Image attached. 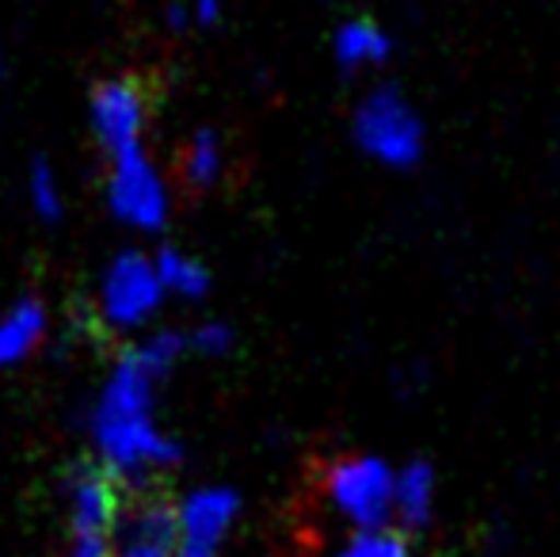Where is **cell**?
Segmentation results:
<instances>
[{
	"label": "cell",
	"instance_id": "6da1fadb",
	"mask_svg": "<svg viewBox=\"0 0 560 557\" xmlns=\"http://www.w3.org/2000/svg\"><path fill=\"white\" fill-rule=\"evenodd\" d=\"M351 141L370 164L412 172L428 156V119L400 84L374 81L351 107Z\"/></svg>",
	"mask_w": 560,
	"mask_h": 557
},
{
	"label": "cell",
	"instance_id": "7a4b0ae2",
	"mask_svg": "<svg viewBox=\"0 0 560 557\" xmlns=\"http://www.w3.org/2000/svg\"><path fill=\"white\" fill-rule=\"evenodd\" d=\"M320 500L351 531L393 527L397 466L377 451H339L317 474Z\"/></svg>",
	"mask_w": 560,
	"mask_h": 557
},
{
	"label": "cell",
	"instance_id": "3957f363",
	"mask_svg": "<svg viewBox=\"0 0 560 557\" xmlns=\"http://www.w3.org/2000/svg\"><path fill=\"white\" fill-rule=\"evenodd\" d=\"M107 207L122 225L141 233H161L168 225L172 202L168 184L156 172V164L145 156V149H130L122 156H112L107 172Z\"/></svg>",
	"mask_w": 560,
	"mask_h": 557
},
{
	"label": "cell",
	"instance_id": "277c9868",
	"mask_svg": "<svg viewBox=\"0 0 560 557\" xmlns=\"http://www.w3.org/2000/svg\"><path fill=\"white\" fill-rule=\"evenodd\" d=\"M164 298L168 294L161 287L153 256L126 248L107 264L104 282H100V317L115 333H130V328H141L161 310Z\"/></svg>",
	"mask_w": 560,
	"mask_h": 557
},
{
	"label": "cell",
	"instance_id": "5b68a950",
	"mask_svg": "<svg viewBox=\"0 0 560 557\" xmlns=\"http://www.w3.org/2000/svg\"><path fill=\"white\" fill-rule=\"evenodd\" d=\"M92 135L107 156H122L141 149V135L149 123V92L138 77H112L92 89Z\"/></svg>",
	"mask_w": 560,
	"mask_h": 557
},
{
	"label": "cell",
	"instance_id": "8992f818",
	"mask_svg": "<svg viewBox=\"0 0 560 557\" xmlns=\"http://www.w3.org/2000/svg\"><path fill=\"white\" fill-rule=\"evenodd\" d=\"M179 508V543L172 557H218L229 531L236 527L244 512V500L229 485H202L191 489L184 500H176Z\"/></svg>",
	"mask_w": 560,
	"mask_h": 557
},
{
	"label": "cell",
	"instance_id": "52a82bcc",
	"mask_svg": "<svg viewBox=\"0 0 560 557\" xmlns=\"http://www.w3.org/2000/svg\"><path fill=\"white\" fill-rule=\"evenodd\" d=\"M122 512V485L96 459L69 466V527L73 535H112Z\"/></svg>",
	"mask_w": 560,
	"mask_h": 557
},
{
	"label": "cell",
	"instance_id": "ba28073f",
	"mask_svg": "<svg viewBox=\"0 0 560 557\" xmlns=\"http://www.w3.org/2000/svg\"><path fill=\"white\" fill-rule=\"evenodd\" d=\"M397 54V38L374 15H347L328 35V58L339 77H370L382 73Z\"/></svg>",
	"mask_w": 560,
	"mask_h": 557
},
{
	"label": "cell",
	"instance_id": "9c48e42d",
	"mask_svg": "<svg viewBox=\"0 0 560 557\" xmlns=\"http://www.w3.org/2000/svg\"><path fill=\"white\" fill-rule=\"evenodd\" d=\"M115 535H122L126 543H133V546H156V550L176 554V543H179L176 500H172L168 492L156 489V485L145 492H133L130 508L122 504V512H118Z\"/></svg>",
	"mask_w": 560,
	"mask_h": 557
},
{
	"label": "cell",
	"instance_id": "30bf717a",
	"mask_svg": "<svg viewBox=\"0 0 560 557\" xmlns=\"http://www.w3.org/2000/svg\"><path fill=\"white\" fill-rule=\"evenodd\" d=\"M439 504V469L428 459H408L397 466V492H393V527L408 538L423 535L435 523Z\"/></svg>",
	"mask_w": 560,
	"mask_h": 557
},
{
	"label": "cell",
	"instance_id": "8fae6325",
	"mask_svg": "<svg viewBox=\"0 0 560 557\" xmlns=\"http://www.w3.org/2000/svg\"><path fill=\"white\" fill-rule=\"evenodd\" d=\"M225 169H229L225 141L214 127H199L184 141V149H179L176 172H179L184 192H191V195L214 192V187L225 179Z\"/></svg>",
	"mask_w": 560,
	"mask_h": 557
},
{
	"label": "cell",
	"instance_id": "7c38bea8",
	"mask_svg": "<svg viewBox=\"0 0 560 557\" xmlns=\"http://www.w3.org/2000/svg\"><path fill=\"white\" fill-rule=\"evenodd\" d=\"M46 336V305L43 298L23 294L12 310L0 317V367H15L43 344Z\"/></svg>",
	"mask_w": 560,
	"mask_h": 557
},
{
	"label": "cell",
	"instance_id": "4fadbf2b",
	"mask_svg": "<svg viewBox=\"0 0 560 557\" xmlns=\"http://www.w3.org/2000/svg\"><path fill=\"white\" fill-rule=\"evenodd\" d=\"M153 264H156V276H161L164 294L179 298V302H202L210 294V287H214V276H210L207 264L176 245H164L153 256Z\"/></svg>",
	"mask_w": 560,
	"mask_h": 557
},
{
	"label": "cell",
	"instance_id": "5bb4252c",
	"mask_svg": "<svg viewBox=\"0 0 560 557\" xmlns=\"http://www.w3.org/2000/svg\"><path fill=\"white\" fill-rule=\"evenodd\" d=\"M133 356H138L156 379L168 382L172 371L184 363V356H191V344H187V333H179V328H156V333H149L141 344H133Z\"/></svg>",
	"mask_w": 560,
	"mask_h": 557
},
{
	"label": "cell",
	"instance_id": "9a60e30c",
	"mask_svg": "<svg viewBox=\"0 0 560 557\" xmlns=\"http://www.w3.org/2000/svg\"><path fill=\"white\" fill-rule=\"evenodd\" d=\"M27 195H31V210L38 214V222L58 225L66 207H61V187L58 176H54V164L46 156H35L27 172Z\"/></svg>",
	"mask_w": 560,
	"mask_h": 557
},
{
	"label": "cell",
	"instance_id": "2e32d148",
	"mask_svg": "<svg viewBox=\"0 0 560 557\" xmlns=\"http://www.w3.org/2000/svg\"><path fill=\"white\" fill-rule=\"evenodd\" d=\"M336 557H412V538L397 527H377V531H351Z\"/></svg>",
	"mask_w": 560,
	"mask_h": 557
},
{
	"label": "cell",
	"instance_id": "e0dca14e",
	"mask_svg": "<svg viewBox=\"0 0 560 557\" xmlns=\"http://www.w3.org/2000/svg\"><path fill=\"white\" fill-rule=\"evenodd\" d=\"M187 344H191V351L202 359H225V356H233V348H236V328L218 317L199 321V325L187 333Z\"/></svg>",
	"mask_w": 560,
	"mask_h": 557
},
{
	"label": "cell",
	"instance_id": "ac0fdd59",
	"mask_svg": "<svg viewBox=\"0 0 560 557\" xmlns=\"http://www.w3.org/2000/svg\"><path fill=\"white\" fill-rule=\"evenodd\" d=\"M191 8V23L199 31H214L225 20V0H187Z\"/></svg>",
	"mask_w": 560,
	"mask_h": 557
},
{
	"label": "cell",
	"instance_id": "d6986e66",
	"mask_svg": "<svg viewBox=\"0 0 560 557\" xmlns=\"http://www.w3.org/2000/svg\"><path fill=\"white\" fill-rule=\"evenodd\" d=\"M69 557H115V538L112 535H73Z\"/></svg>",
	"mask_w": 560,
	"mask_h": 557
},
{
	"label": "cell",
	"instance_id": "ffe728a7",
	"mask_svg": "<svg viewBox=\"0 0 560 557\" xmlns=\"http://www.w3.org/2000/svg\"><path fill=\"white\" fill-rule=\"evenodd\" d=\"M164 27L172 31V35H184V31H191V8H187V0H168L164 4Z\"/></svg>",
	"mask_w": 560,
	"mask_h": 557
},
{
	"label": "cell",
	"instance_id": "44dd1931",
	"mask_svg": "<svg viewBox=\"0 0 560 557\" xmlns=\"http://www.w3.org/2000/svg\"><path fill=\"white\" fill-rule=\"evenodd\" d=\"M115 557H172V554L168 550H156V546H133V543H126Z\"/></svg>",
	"mask_w": 560,
	"mask_h": 557
},
{
	"label": "cell",
	"instance_id": "7402d4cb",
	"mask_svg": "<svg viewBox=\"0 0 560 557\" xmlns=\"http://www.w3.org/2000/svg\"><path fill=\"white\" fill-rule=\"evenodd\" d=\"M0 77H4V58H0Z\"/></svg>",
	"mask_w": 560,
	"mask_h": 557
}]
</instances>
